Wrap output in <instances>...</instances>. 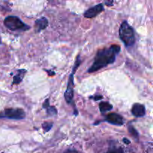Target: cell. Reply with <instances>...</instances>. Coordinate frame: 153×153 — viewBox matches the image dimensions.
<instances>
[{"mask_svg":"<svg viewBox=\"0 0 153 153\" xmlns=\"http://www.w3.org/2000/svg\"><path fill=\"white\" fill-rule=\"evenodd\" d=\"M46 111H47V114L49 115H52V116H54V115H56L57 114V110L55 109V107H51V106H48L47 108H46Z\"/></svg>","mask_w":153,"mask_h":153,"instance_id":"13","label":"cell"},{"mask_svg":"<svg viewBox=\"0 0 153 153\" xmlns=\"http://www.w3.org/2000/svg\"><path fill=\"white\" fill-rule=\"evenodd\" d=\"M120 52L119 45H112L108 48L100 49L96 55L94 61L91 67L88 70V73H92L113 64L116 60V57Z\"/></svg>","mask_w":153,"mask_h":153,"instance_id":"1","label":"cell"},{"mask_svg":"<svg viewBox=\"0 0 153 153\" xmlns=\"http://www.w3.org/2000/svg\"><path fill=\"white\" fill-rule=\"evenodd\" d=\"M104 10V6L103 4H98L97 5L94 6V7H91L88 10H87L84 13V16L85 18H88V19H91V18H94L95 16H97V15L100 14V13Z\"/></svg>","mask_w":153,"mask_h":153,"instance_id":"6","label":"cell"},{"mask_svg":"<svg viewBox=\"0 0 153 153\" xmlns=\"http://www.w3.org/2000/svg\"><path fill=\"white\" fill-rule=\"evenodd\" d=\"M106 153H124L123 150L121 148H115V149H110L109 151H108Z\"/></svg>","mask_w":153,"mask_h":153,"instance_id":"15","label":"cell"},{"mask_svg":"<svg viewBox=\"0 0 153 153\" xmlns=\"http://www.w3.org/2000/svg\"><path fill=\"white\" fill-rule=\"evenodd\" d=\"M73 75L72 73L69 77L68 80V85H67V91L64 93V97L68 104L72 103L73 100V96H74V91H73V88H74V78H73Z\"/></svg>","mask_w":153,"mask_h":153,"instance_id":"5","label":"cell"},{"mask_svg":"<svg viewBox=\"0 0 153 153\" xmlns=\"http://www.w3.org/2000/svg\"><path fill=\"white\" fill-rule=\"evenodd\" d=\"M1 38H0V44H1Z\"/></svg>","mask_w":153,"mask_h":153,"instance_id":"19","label":"cell"},{"mask_svg":"<svg viewBox=\"0 0 153 153\" xmlns=\"http://www.w3.org/2000/svg\"><path fill=\"white\" fill-rule=\"evenodd\" d=\"M120 37L126 46H131L135 43L134 31L129 24L124 21L122 22L119 30Z\"/></svg>","mask_w":153,"mask_h":153,"instance_id":"2","label":"cell"},{"mask_svg":"<svg viewBox=\"0 0 153 153\" xmlns=\"http://www.w3.org/2000/svg\"><path fill=\"white\" fill-rule=\"evenodd\" d=\"M63 153H79V152H78L76 150H75V149H67V151H65V152Z\"/></svg>","mask_w":153,"mask_h":153,"instance_id":"16","label":"cell"},{"mask_svg":"<svg viewBox=\"0 0 153 153\" xmlns=\"http://www.w3.org/2000/svg\"><path fill=\"white\" fill-rule=\"evenodd\" d=\"M105 120L109 123L116 126H122L124 123L123 118L117 113H111L108 114L106 116Z\"/></svg>","mask_w":153,"mask_h":153,"instance_id":"7","label":"cell"},{"mask_svg":"<svg viewBox=\"0 0 153 153\" xmlns=\"http://www.w3.org/2000/svg\"><path fill=\"white\" fill-rule=\"evenodd\" d=\"M26 73V70H19L17 71V74L13 77V85H19L23 79L24 76Z\"/></svg>","mask_w":153,"mask_h":153,"instance_id":"10","label":"cell"},{"mask_svg":"<svg viewBox=\"0 0 153 153\" xmlns=\"http://www.w3.org/2000/svg\"><path fill=\"white\" fill-rule=\"evenodd\" d=\"M128 131H129L130 134H131V135L134 137V138H137V139L138 138V136H139L138 132H137V130H136L135 128L132 126H131V125L128 126Z\"/></svg>","mask_w":153,"mask_h":153,"instance_id":"12","label":"cell"},{"mask_svg":"<svg viewBox=\"0 0 153 153\" xmlns=\"http://www.w3.org/2000/svg\"><path fill=\"white\" fill-rule=\"evenodd\" d=\"M102 97L101 95H100V96H97V97H94V100H96V101H97V100H102Z\"/></svg>","mask_w":153,"mask_h":153,"instance_id":"17","label":"cell"},{"mask_svg":"<svg viewBox=\"0 0 153 153\" xmlns=\"http://www.w3.org/2000/svg\"><path fill=\"white\" fill-rule=\"evenodd\" d=\"M131 113L136 117H143L146 114V109L144 105L140 104V103H135L133 105L131 108Z\"/></svg>","mask_w":153,"mask_h":153,"instance_id":"8","label":"cell"},{"mask_svg":"<svg viewBox=\"0 0 153 153\" xmlns=\"http://www.w3.org/2000/svg\"><path fill=\"white\" fill-rule=\"evenodd\" d=\"M4 25L11 31H27L31 28L16 16H7L4 20Z\"/></svg>","mask_w":153,"mask_h":153,"instance_id":"3","label":"cell"},{"mask_svg":"<svg viewBox=\"0 0 153 153\" xmlns=\"http://www.w3.org/2000/svg\"><path fill=\"white\" fill-rule=\"evenodd\" d=\"M123 141L125 142L126 144H129V143H130V140H128V139H126V138H124Z\"/></svg>","mask_w":153,"mask_h":153,"instance_id":"18","label":"cell"},{"mask_svg":"<svg viewBox=\"0 0 153 153\" xmlns=\"http://www.w3.org/2000/svg\"><path fill=\"white\" fill-rule=\"evenodd\" d=\"M48 19L46 17H42L40 19H37L35 21V27H36V31L37 32H40L42 30L45 29L46 27L48 26Z\"/></svg>","mask_w":153,"mask_h":153,"instance_id":"9","label":"cell"},{"mask_svg":"<svg viewBox=\"0 0 153 153\" xmlns=\"http://www.w3.org/2000/svg\"><path fill=\"white\" fill-rule=\"evenodd\" d=\"M52 125H53V123H44L43 124V126H42V127H43V130H44L45 131H49V130L52 128Z\"/></svg>","mask_w":153,"mask_h":153,"instance_id":"14","label":"cell"},{"mask_svg":"<svg viewBox=\"0 0 153 153\" xmlns=\"http://www.w3.org/2000/svg\"><path fill=\"white\" fill-rule=\"evenodd\" d=\"M99 107H100V110L102 113L108 111H111L113 108L112 105H111L110 103L108 102H102L100 103Z\"/></svg>","mask_w":153,"mask_h":153,"instance_id":"11","label":"cell"},{"mask_svg":"<svg viewBox=\"0 0 153 153\" xmlns=\"http://www.w3.org/2000/svg\"><path fill=\"white\" fill-rule=\"evenodd\" d=\"M25 117V113L21 108H7L0 113V118L12 120H22Z\"/></svg>","mask_w":153,"mask_h":153,"instance_id":"4","label":"cell"}]
</instances>
